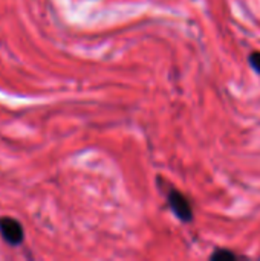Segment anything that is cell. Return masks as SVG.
Returning a JSON list of instances; mask_svg holds the SVG:
<instances>
[{
  "mask_svg": "<svg viewBox=\"0 0 260 261\" xmlns=\"http://www.w3.org/2000/svg\"><path fill=\"white\" fill-rule=\"evenodd\" d=\"M167 202L170 210L173 211V214L184 223H190L193 222V208L192 203L188 202V199L178 190L172 188L167 194Z\"/></svg>",
  "mask_w": 260,
  "mask_h": 261,
  "instance_id": "cell-1",
  "label": "cell"
},
{
  "mask_svg": "<svg viewBox=\"0 0 260 261\" xmlns=\"http://www.w3.org/2000/svg\"><path fill=\"white\" fill-rule=\"evenodd\" d=\"M0 236L8 245H12V246H18L25 240V232H23L21 225L12 217L0 219Z\"/></svg>",
  "mask_w": 260,
  "mask_h": 261,
  "instance_id": "cell-2",
  "label": "cell"
},
{
  "mask_svg": "<svg viewBox=\"0 0 260 261\" xmlns=\"http://www.w3.org/2000/svg\"><path fill=\"white\" fill-rule=\"evenodd\" d=\"M239 255L236 252H233L231 249H215L210 255L211 261H221V260H238Z\"/></svg>",
  "mask_w": 260,
  "mask_h": 261,
  "instance_id": "cell-3",
  "label": "cell"
},
{
  "mask_svg": "<svg viewBox=\"0 0 260 261\" xmlns=\"http://www.w3.org/2000/svg\"><path fill=\"white\" fill-rule=\"evenodd\" d=\"M248 63L251 66V69L260 75V50H254L248 55Z\"/></svg>",
  "mask_w": 260,
  "mask_h": 261,
  "instance_id": "cell-4",
  "label": "cell"
}]
</instances>
